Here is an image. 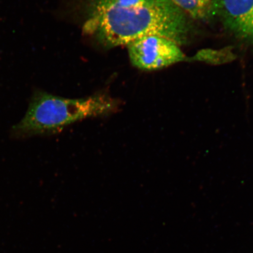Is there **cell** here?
I'll use <instances>...</instances> for the list:
<instances>
[{
	"label": "cell",
	"mask_w": 253,
	"mask_h": 253,
	"mask_svg": "<svg viewBox=\"0 0 253 253\" xmlns=\"http://www.w3.org/2000/svg\"><path fill=\"white\" fill-rule=\"evenodd\" d=\"M191 30L187 16L169 0H87L84 33L104 47L158 36L178 45Z\"/></svg>",
	"instance_id": "1"
},
{
	"label": "cell",
	"mask_w": 253,
	"mask_h": 253,
	"mask_svg": "<svg viewBox=\"0 0 253 253\" xmlns=\"http://www.w3.org/2000/svg\"><path fill=\"white\" fill-rule=\"evenodd\" d=\"M121 102L108 94L82 99H68L37 90L32 96L23 119L11 129V137L23 140L56 133L82 120L105 117L119 110Z\"/></svg>",
	"instance_id": "2"
},
{
	"label": "cell",
	"mask_w": 253,
	"mask_h": 253,
	"mask_svg": "<svg viewBox=\"0 0 253 253\" xmlns=\"http://www.w3.org/2000/svg\"><path fill=\"white\" fill-rule=\"evenodd\" d=\"M126 46L132 65L141 70H158L186 58L178 44L161 37L141 38Z\"/></svg>",
	"instance_id": "3"
},
{
	"label": "cell",
	"mask_w": 253,
	"mask_h": 253,
	"mask_svg": "<svg viewBox=\"0 0 253 253\" xmlns=\"http://www.w3.org/2000/svg\"><path fill=\"white\" fill-rule=\"evenodd\" d=\"M211 15L236 39L253 45V0H212Z\"/></svg>",
	"instance_id": "4"
},
{
	"label": "cell",
	"mask_w": 253,
	"mask_h": 253,
	"mask_svg": "<svg viewBox=\"0 0 253 253\" xmlns=\"http://www.w3.org/2000/svg\"><path fill=\"white\" fill-rule=\"evenodd\" d=\"M186 14L195 19H206L211 15L212 0H169Z\"/></svg>",
	"instance_id": "5"
},
{
	"label": "cell",
	"mask_w": 253,
	"mask_h": 253,
	"mask_svg": "<svg viewBox=\"0 0 253 253\" xmlns=\"http://www.w3.org/2000/svg\"><path fill=\"white\" fill-rule=\"evenodd\" d=\"M223 52L213 51V50H203L200 52H198V54L195 56L193 59L195 60H199L201 61H206L215 62L226 61L224 58L226 59L228 56H224Z\"/></svg>",
	"instance_id": "6"
}]
</instances>
